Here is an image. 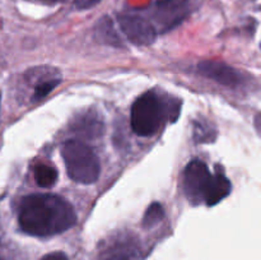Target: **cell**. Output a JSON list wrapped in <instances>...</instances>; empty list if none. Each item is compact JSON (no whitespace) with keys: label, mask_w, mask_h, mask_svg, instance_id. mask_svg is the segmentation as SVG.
<instances>
[{"label":"cell","mask_w":261,"mask_h":260,"mask_svg":"<svg viewBox=\"0 0 261 260\" xmlns=\"http://www.w3.org/2000/svg\"><path fill=\"white\" fill-rule=\"evenodd\" d=\"M75 221L73 206L65 199L50 194L25 196L18 214L20 228L36 237L61 233L73 227Z\"/></svg>","instance_id":"6da1fadb"},{"label":"cell","mask_w":261,"mask_h":260,"mask_svg":"<svg viewBox=\"0 0 261 260\" xmlns=\"http://www.w3.org/2000/svg\"><path fill=\"white\" fill-rule=\"evenodd\" d=\"M61 155L71 180L81 184H93L99 177V160L86 143L68 140L61 148Z\"/></svg>","instance_id":"7a4b0ae2"},{"label":"cell","mask_w":261,"mask_h":260,"mask_svg":"<svg viewBox=\"0 0 261 260\" xmlns=\"http://www.w3.org/2000/svg\"><path fill=\"white\" fill-rule=\"evenodd\" d=\"M163 105L158 96L153 92H145L135 99L132 107V129L140 137L153 135L163 120Z\"/></svg>","instance_id":"3957f363"},{"label":"cell","mask_w":261,"mask_h":260,"mask_svg":"<svg viewBox=\"0 0 261 260\" xmlns=\"http://www.w3.org/2000/svg\"><path fill=\"white\" fill-rule=\"evenodd\" d=\"M212 175L208 166L203 161H191L184 171V190L190 203L199 204L204 201Z\"/></svg>","instance_id":"277c9868"},{"label":"cell","mask_w":261,"mask_h":260,"mask_svg":"<svg viewBox=\"0 0 261 260\" xmlns=\"http://www.w3.org/2000/svg\"><path fill=\"white\" fill-rule=\"evenodd\" d=\"M121 31L127 40L137 46H148L154 42L157 31L147 19L138 15L124 14L119 17Z\"/></svg>","instance_id":"5b68a950"},{"label":"cell","mask_w":261,"mask_h":260,"mask_svg":"<svg viewBox=\"0 0 261 260\" xmlns=\"http://www.w3.org/2000/svg\"><path fill=\"white\" fill-rule=\"evenodd\" d=\"M189 0H161L155 5L154 19L162 31L170 30L188 14Z\"/></svg>","instance_id":"8992f818"},{"label":"cell","mask_w":261,"mask_h":260,"mask_svg":"<svg viewBox=\"0 0 261 260\" xmlns=\"http://www.w3.org/2000/svg\"><path fill=\"white\" fill-rule=\"evenodd\" d=\"M198 71L201 75L227 87H237L242 83L241 73L232 66L216 60H205L198 64Z\"/></svg>","instance_id":"52a82bcc"},{"label":"cell","mask_w":261,"mask_h":260,"mask_svg":"<svg viewBox=\"0 0 261 260\" xmlns=\"http://www.w3.org/2000/svg\"><path fill=\"white\" fill-rule=\"evenodd\" d=\"M138 244L132 236H120L111 239L101 254V260H135Z\"/></svg>","instance_id":"ba28073f"},{"label":"cell","mask_w":261,"mask_h":260,"mask_svg":"<svg viewBox=\"0 0 261 260\" xmlns=\"http://www.w3.org/2000/svg\"><path fill=\"white\" fill-rule=\"evenodd\" d=\"M103 121L98 114L94 111H87L84 114H79L75 119L71 121V130L76 134L84 138L94 139L102 135L103 133Z\"/></svg>","instance_id":"9c48e42d"},{"label":"cell","mask_w":261,"mask_h":260,"mask_svg":"<svg viewBox=\"0 0 261 260\" xmlns=\"http://www.w3.org/2000/svg\"><path fill=\"white\" fill-rule=\"evenodd\" d=\"M229 193H231V183L221 171H217L214 175H212L209 181L208 189L204 195V203L209 206L216 205L226 196H228Z\"/></svg>","instance_id":"30bf717a"},{"label":"cell","mask_w":261,"mask_h":260,"mask_svg":"<svg viewBox=\"0 0 261 260\" xmlns=\"http://www.w3.org/2000/svg\"><path fill=\"white\" fill-rule=\"evenodd\" d=\"M94 36H96L97 41H99V42L102 43H106V45H121L120 37L117 36L116 31H115L114 28V24H112V22L109 18H103V19H101L97 23L96 30H94Z\"/></svg>","instance_id":"8fae6325"},{"label":"cell","mask_w":261,"mask_h":260,"mask_svg":"<svg viewBox=\"0 0 261 260\" xmlns=\"http://www.w3.org/2000/svg\"><path fill=\"white\" fill-rule=\"evenodd\" d=\"M35 180L41 188H51L58 180V172L48 165H38L35 170Z\"/></svg>","instance_id":"7c38bea8"},{"label":"cell","mask_w":261,"mask_h":260,"mask_svg":"<svg viewBox=\"0 0 261 260\" xmlns=\"http://www.w3.org/2000/svg\"><path fill=\"white\" fill-rule=\"evenodd\" d=\"M165 217V209L160 203H153L148 206L147 212H145L144 217H143V226L145 228H150V227L155 226L160 223Z\"/></svg>","instance_id":"4fadbf2b"},{"label":"cell","mask_w":261,"mask_h":260,"mask_svg":"<svg viewBox=\"0 0 261 260\" xmlns=\"http://www.w3.org/2000/svg\"><path fill=\"white\" fill-rule=\"evenodd\" d=\"M60 83V79H48V81L42 82V83L37 84L35 88V93H33V101H38V99L43 98L47 96L58 84Z\"/></svg>","instance_id":"5bb4252c"},{"label":"cell","mask_w":261,"mask_h":260,"mask_svg":"<svg viewBox=\"0 0 261 260\" xmlns=\"http://www.w3.org/2000/svg\"><path fill=\"white\" fill-rule=\"evenodd\" d=\"M99 2L101 0H74V4H75L78 9H89V8L98 4Z\"/></svg>","instance_id":"9a60e30c"},{"label":"cell","mask_w":261,"mask_h":260,"mask_svg":"<svg viewBox=\"0 0 261 260\" xmlns=\"http://www.w3.org/2000/svg\"><path fill=\"white\" fill-rule=\"evenodd\" d=\"M41 260H68V256L63 251H54L45 255Z\"/></svg>","instance_id":"2e32d148"},{"label":"cell","mask_w":261,"mask_h":260,"mask_svg":"<svg viewBox=\"0 0 261 260\" xmlns=\"http://www.w3.org/2000/svg\"><path fill=\"white\" fill-rule=\"evenodd\" d=\"M255 126H256L257 132L261 133V114L257 115L256 119H255Z\"/></svg>","instance_id":"e0dca14e"},{"label":"cell","mask_w":261,"mask_h":260,"mask_svg":"<svg viewBox=\"0 0 261 260\" xmlns=\"http://www.w3.org/2000/svg\"><path fill=\"white\" fill-rule=\"evenodd\" d=\"M41 2H45V3H56V2H60V0H41Z\"/></svg>","instance_id":"ac0fdd59"},{"label":"cell","mask_w":261,"mask_h":260,"mask_svg":"<svg viewBox=\"0 0 261 260\" xmlns=\"http://www.w3.org/2000/svg\"><path fill=\"white\" fill-rule=\"evenodd\" d=\"M0 99H2V93H0Z\"/></svg>","instance_id":"d6986e66"},{"label":"cell","mask_w":261,"mask_h":260,"mask_svg":"<svg viewBox=\"0 0 261 260\" xmlns=\"http://www.w3.org/2000/svg\"><path fill=\"white\" fill-rule=\"evenodd\" d=\"M0 260H2V259H0Z\"/></svg>","instance_id":"ffe728a7"}]
</instances>
